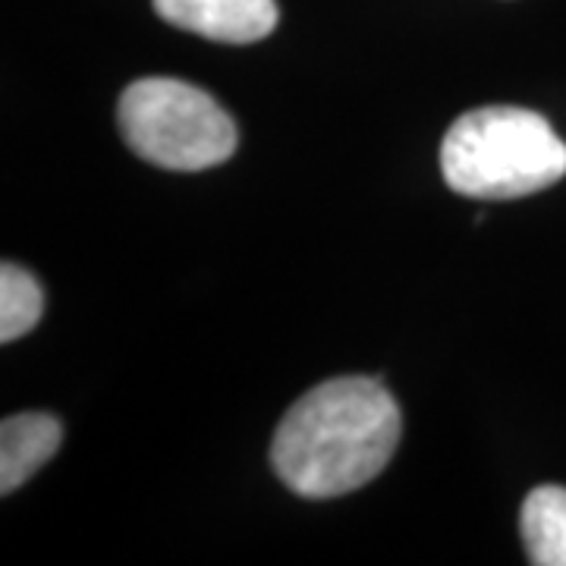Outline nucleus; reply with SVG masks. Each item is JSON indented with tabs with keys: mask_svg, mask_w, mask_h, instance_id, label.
<instances>
[{
	"mask_svg": "<svg viewBox=\"0 0 566 566\" xmlns=\"http://www.w3.org/2000/svg\"><path fill=\"white\" fill-rule=\"evenodd\" d=\"M117 120L142 161L164 170H208L237 151V123L208 92L180 80H139L123 92Z\"/></svg>",
	"mask_w": 566,
	"mask_h": 566,
	"instance_id": "nucleus-3",
	"label": "nucleus"
},
{
	"mask_svg": "<svg viewBox=\"0 0 566 566\" xmlns=\"http://www.w3.org/2000/svg\"><path fill=\"white\" fill-rule=\"evenodd\" d=\"M63 441V424L48 412H20L0 424V491L13 494L48 463Z\"/></svg>",
	"mask_w": 566,
	"mask_h": 566,
	"instance_id": "nucleus-5",
	"label": "nucleus"
},
{
	"mask_svg": "<svg viewBox=\"0 0 566 566\" xmlns=\"http://www.w3.org/2000/svg\"><path fill=\"white\" fill-rule=\"evenodd\" d=\"M400 428V409L381 381L331 378L290 406L271 444V465L300 497H340L385 472Z\"/></svg>",
	"mask_w": 566,
	"mask_h": 566,
	"instance_id": "nucleus-1",
	"label": "nucleus"
},
{
	"mask_svg": "<svg viewBox=\"0 0 566 566\" xmlns=\"http://www.w3.org/2000/svg\"><path fill=\"white\" fill-rule=\"evenodd\" d=\"M44 312L39 281L13 262L0 268V340L13 344L39 324Z\"/></svg>",
	"mask_w": 566,
	"mask_h": 566,
	"instance_id": "nucleus-7",
	"label": "nucleus"
},
{
	"mask_svg": "<svg viewBox=\"0 0 566 566\" xmlns=\"http://www.w3.org/2000/svg\"><path fill=\"white\" fill-rule=\"evenodd\" d=\"M441 170L465 199H523L564 180L566 142L535 111L482 107L447 129Z\"/></svg>",
	"mask_w": 566,
	"mask_h": 566,
	"instance_id": "nucleus-2",
	"label": "nucleus"
},
{
	"mask_svg": "<svg viewBox=\"0 0 566 566\" xmlns=\"http://www.w3.org/2000/svg\"><path fill=\"white\" fill-rule=\"evenodd\" d=\"M528 564L566 566V488H535L520 513Z\"/></svg>",
	"mask_w": 566,
	"mask_h": 566,
	"instance_id": "nucleus-6",
	"label": "nucleus"
},
{
	"mask_svg": "<svg viewBox=\"0 0 566 566\" xmlns=\"http://www.w3.org/2000/svg\"><path fill=\"white\" fill-rule=\"evenodd\" d=\"M164 22L223 44H252L277 25L274 0H155Z\"/></svg>",
	"mask_w": 566,
	"mask_h": 566,
	"instance_id": "nucleus-4",
	"label": "nucleus"
}]
</instances>
